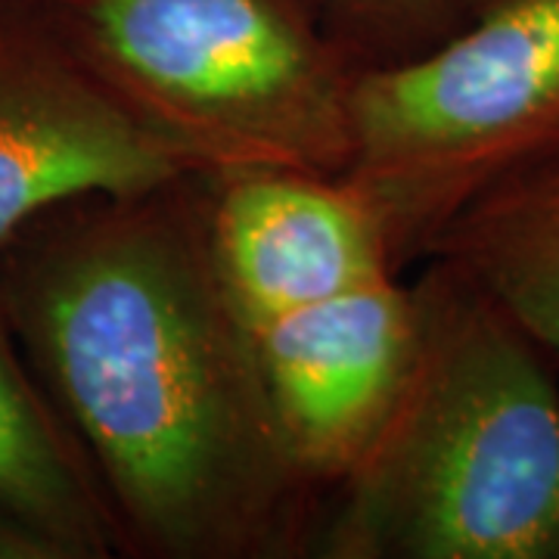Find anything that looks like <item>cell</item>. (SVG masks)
Instances as JSON below:
<instances>
[{"instance_id": "obj_8", "label": "cell", "mask_w": 559, "mask_h": 559, "mask_svg": "<svg viewBox=\"0 0 559 559\" xmlns=\"http://www.w3.org/2000/svg\"><path fill=\"white\" fill-rule=\"evenodd\" d=\"M429 259L457 264L559 355V159L473 205Z\"/></svg>"}, {"instance_id": "obj_3", "label": "cell", "mask_w": 559, "mask_h": 559, "mask_svg": "<svg viewBox=\"0 0 559 559\" xmlns=\"http://www.w3.org/2000/svg\"><path fill=\"white\" fill-rule=\"evenodd\" d=\"M40 3L91 69L205 175H345L364 66L323 0Z\"/></svg>"}, {"instance_id": "obj_6", "label": "cell", "mask_w": 559, "mask_h": 559, "mask_svg": "<svg viewBox=\"0 0 559 559\" xmlns=\"http://www.w3.org/2000/svg\"><path fill=\"white\" fill-rule=\"evenodd\" d=\"M246 330L283 429L330 498L399 389L417 333L414 289L382 267Z\"/></svg>"}, {"instance_id": "obj_4", "label": "cell", "mask_w": 559, "mask_h": 559, "mask_svg": "<svg viewBox=\"0 0 559 559\" xmlns=\"http://www.w3.org/2000/svg\"><path fill=\"white\" fill-rule=\"evenodd\" d=\"M559 159V0H495L451 38L352 87L342 180L401 271L500 187Z\"/></svg>"}, {"instance_id": "obj_2", "label": "cell", "mask_w": 559, "mask_h": 559, "mask_svg": "<svg viewBox=\"0 0 559 559\" xmlns=\"http://www.w3.org/2000/svg\"><path fill=\"white\" fill-rule=\"evenodd\" d=\"M411 289V358L314 557L559 559V355L451 261Z\"/></svg>"}, {"instance_id": "obj_7", "label": "cell", "mask_w": 559, "mask_h": 559, "mask_svg": "<svg viewBox=\"0 0 559 559\" xmlns=\"http://www.w3.org/2000/svg\"><path fill=\"white\" fill-rule=\"evenodd\" d=\"M128 557L84 444L0 314V559Z\"/></svg>"}, {"instance_id": "obj_9", "label": "cell", "mask_w": 559, "mask_h": 559, "mask_svg": "<svg viewBox=\"0 0 559 559\" xmlns=\"http://www.w3.org/2000/svg\"><path fill=\"white\" fill-rule=\"evenodd\" d=\"M488 3L495 0H323V10L360 66H385L451 38Z\"/></svg>"}, {"instance_id": "obj_1", "label": "cell", "mask_w": 559, "mask_h": 559, "mask_svg": "<svg viewBox=\"0 0 559 559\" xmlns=\"http://www.w3.org/2000/svg\"><path fill=\"white\" fill-rule=\"evenodd\" d=\"M0 314L94 463L128 557H314L326 488L221 277L205 175L40 212L0 246Z\"/></svg>"}, {"instance_id": "obj_5", "label": "cell", "mask_w": 559, "mask_h": 559, "mask_svg": "<svg viewBox=\"0 0 559 559\" xmlns=\"http://www.w3.org/2000/svg\"><path fill=\"white\" fill-rule=\"evenodd\" d=\"M205 175L121 100L40 0H0V246L40 212Z\"/></svg>"}]
</instances>
